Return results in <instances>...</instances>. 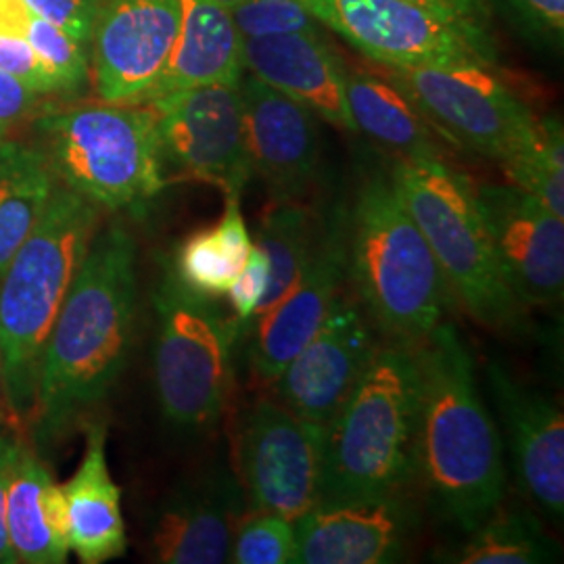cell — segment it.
<instances>
[{
    "instance_id": "17",
    "label": "cell",
    "mask_w": 564,
    "mask_h": 564,
    "mask_svg": "<svg viewBox=\"0 0 564 564\" xmlns=\"http://www.w3.org/2000/svg\"><path fill=\"white\" fill-rule=\"evenodd\" d=\"M245 514V489L224 466L176 485L149 523V554L162 564H224Z\"/></svg>"
},
{
    "instance_id": "19",
    "label": "cell",
    "mask_w": 564,
    "mask_h": 564,
    "mask_svg": "<svg viewBox=\"0 0 564 564\" xmlns=\"http://www.w3.org/2000/svg\"><path fill=\"white\" fill-rule=\"evenodd\" d=\"M241 97L251 172L265 182L272 203L302 202L321 163L316 116L247 72Z\"/></svg>"
},
{
    "instance_id": "5",
    "label": "cell",
    "mask_w": 564,
    "mask_h": 564,
    "mask_svg": "<svg viewBox=\"0 0 564 564\" xmlns=\"http://www.w3.org/2000/svg\"><path fill=\"white\" fill-rule=\"evenodd\" d=\"M419 383V343H381L324 429L321 502L402 494L414 485Z\"/></svg>"
},
{
    "instance_id": "8",
    "label": "cell",
    "mask_w": 564,
    "mask_h": 564,
    "mask_svg": "<svg viewBox=\"0 0 564 564\" xmlns=\"http://www.w3.org/2000/svg\"><path fill=\"white\" fill-rule=\"evenodd\" d=\"M153 379L163 421L174 431L203 433L220 421L235 387L232 316L216 300L186 289L172 265L153 293Z\"/></svg>"
},
{
    "instance_id": "23",
    "label": "cell",
    "mask_w": 564,
    "mask_h": 564,
    "mask_svg": "<svg viewBox=\"0 0 564 564\" xmlns=\"http://www.w3.org/2000/svg\"><path fill=\"white\" fill-rule=\"evenodd\" d=\"M242 76V34L232 13L212 0H181L178 36L142 102L205 84H239Z\"/></svg>"
},
{
    "instance_id": "18",
    "label": "cell",
    "mask_w": 564,
    "mask_h": 564,
    "mask_svg": "<svg viewBox=\"0 0 564 564\" xmlns=\"http://www.w3.org/2000/svg\"><path fill=\"white\" fill-rule=\"evenodd\" d=\"M485 377L505 429L517 484L545 517L561 523L564 512L563 408L544 393L519 383L500 364H489Z\"/></svg>"
},
{
    "instance_id": "34",
    "label": "cell",
    "mask_w": 564,
    "mask_h": 564,
    "mask_svg": "<svg viewBox=\"0 0 564 564\" xmlns=\"http://www.w3.org/2000/svg\"><path fill=\"white\" fill-rule=\"evenodd\" d=\"M270 282V263L262 249L253 242V249L242 265L239 276L228 289L226 297L232 307V321L237 324L239 339H242L258 316V310L263 302Z\"/></svg>"
},
{
    "instance_id": "12",
    "label": "cell",
    "mask_w": 564,
    "mask_h": 564,
    "mask_svg": "<svg viewBox=\"0 0 564 564\" xmlns=\"http://www.w3.org/2000/svg\"><path fill=\"white\" fill-rule=\"evenodd\" d=\"M239 466L249 506L295 523L323 498L324 426L258 400L242 416Z\"/></svg>"
},
{
    "instance_id": "36",
    "label": "cell",
    "mask_w": 564,
    "mask_h": 564,
    "mask_svg": "<svg viewBox=\"0 0 564 564\" xmlns=\"http://www.w3.org/2000/svg\"><path fill=\"white\" fill-rule=\"evenodd\" d=\"M42 99L25 84L0 72V142L9 141L20 123L39 116Z\"/></svg>"
},
{
    "instance_id": "13",
    "label": "cell",
    "mask_w": 564,
    "mask_h": 564,
    "mask_svg": "<svg viewBox=\"0 0 564 564\" xmlns=\"http://www.w3.org/2000/svg\"><path fill=\"white\" fill-rule=\"evenodd\" d=\"M379 328L351 291L330 305L321 328L274 381L276 393L291 412L316 426H328L372 362Z\"/></svg>"
},
{
    "instance_id": "7",
    "label": "cell",
    "mask_w": 564,
    "mask_h": 564,
    "mask_svg": "<svg viewBox=\"0 0 564 564\" xmlns=\"http://www.w3.org/2000/svg\"><path fill=\"white\" fill-rule=\"evenodd\" d=\"M34 134L55 178L99 209L141 212L167 184L147 102L42 111Z\"/></svg>"
},
{
    "instance_id": "20",
    "label": "cell",
    "mask_w": 564,
    "mask_h": 564,
    "mask_svg": "<svg viewBox=\"0 0 564 564\" xmlns=\"http://www.w3.org/2000/svg\"><path fill=\"white\" fill-rule=\"evenodd\" d=\"M414 527L403 491L321 502L295 521L297 564L400 563Z\"/></svg>"
},
{
    "instance_id": "2",
    "label": "cell",
    "mask_w": 564,
    "mask_h": 564,
    "mask_svg": "<svg viewBox=\"0 0 564 564\" xmlns=\"http://www.w3.org/2000/svg\"><path fill=\"white\" fill-rule=\"evenodd\" d=\"M416 470L429 505L463 531L505 500V444L485 405L475 358L463 335L442 323L419 343Z\"/></svg>"
},
{
    "instance_id": "15",
    "label": "cell",
    "mask_w": 564,
    "mask_h": 564,
    "mask_svg": "<svg viewBox=\"0 0 564 564\" xmlns=\"http://www.w3.org/2000/svg\"><path fill=\"white\" fill-rule=\"evenodd\" d=\"M505 281L523 305H561L564 220L514 184L475 188Z\"/></svg>"
},
{
    "instance_id": "9",
    "label": "cell",
    "mask_w": 564,
    "mask_h": 564,
    "mask_svg": "<svg viewBox=\"0 0 564 564\" xmlns=\"http://www.w3.org/2000/svg\"><path fill=\"white\" fill-rule=\"evenodd\" d=\"M431 126L456 147L505 163L531 139L538 118L485 61L381 67Z\"/></svg>"
},
{
    "instance_id": "1",
    "label": "cell",
    "mask_w": 564,
    "mask_h": 564,
    "mask_svg": "<svg viewBox=\"0 0 564 564\" xmlns=\"http://www.w3.org/2000/svg\"><path fill=\"white\" fill-rule=\"evenodd\" d=\"M137 241L113 223L95 232L42 354L30 416L39 454L51 452L120 381L137 323Z\"/></svg>"
},
{
    "instance_id": "40",
    "label": "cell",
    "mask_w": 564,
    "mask_h": 564,
    "mask_svg": "<svg viewBox=\"0 0 564 564\" xmlns=\"http://www.w3.org/2000/svg\"><path fill=\"white\" fill-rule=\"evenodd\" d=\"M212 2H216V4H220L224 9H228V11H232L241 0H212Z\"/></svg>"
},
{
    "instance_id": "27",
    "label": "cell",
    "mask_w": 564,
    "mask_h": 564,
    "mask_svg": "<svg viewBox=\"0 0 564 564\" xmlns=\"http://www.w3.org/2000/svg\"><path fill=\"white\" fill-rule=\"evenodd\" d=\"M253 249L242 218L241 195H226L223 218L182 241L172 270L178 281L205 297H226Z\"/></svg>"
},
{
    "instance_id": "24",
    "label": "cell",
    "mask_w": 564,
    "mask_h": 564,
    "mask_svg": "<svg viewBox=\"0 0 564 564\" xmlns=\"http://www.w3.org/2000/svg\"><path fill=\"white\" fill-rule=\"evenodd\" d=\"M7 533L18 563L63 564L72 554L63 489L25 442L9 479Z\"/></svg>"
},
{
    "instance_id": "28",
    "label": "cell",
    "mask_w": 564,
    "mask_h": 564,
    "mask_svg": "<svg viewBox=\"0 0 564 564\" xmlns=\"http://www.w3.org/2000/svg\"><path fill=\"white\" fill-rule=\"evenodd\" d=\"M323 218V214L312 212L300 202L272 203L263 214L253 242L268 258L270 282L258 316L281 302L284 293L302 276L303 268L310 262L321 237Z\"/></svg>"
},
{
    "instance_id": "37",
    "label": "cell",
    "mask_w": 564,
    "mask_h": 564,
    "mask_svg": "<svg viewBox=\"0 0 564 564\" xmlns=\"http://www.w3.org/2000/svg\"><path fill=\"white\" fill-rule=\"evenodd\" d=\"M500 2L531 34L563 41L564 0H500Z\"/></svg>"
},
{
    "instance_id": "26",
    "label": "cell",
    "mask_w": 564,
    "mask_h": 564,
    "mask_svg": "<svg viewBox=\"0 0 564 564\" xmlns=\"http://www.w3.org/2000/svg\"><path fill=\"white\" fill-rule=\"evenodd\" d=\"M57 184L34 142H0V276L41 223Z\"/></svg>"
},
{
    "instance_id": "16",
    "label": "cell",
    "mask_w": 564,
    "mask_h": 564,
    "mask_svg": "<svg viewBox=\"0 0 564 564\" xmlns=\"http://www.w3.org/2000/svg\"><path fill=\"white\" fill-rule=\"evenodd\" d=\"M343 284L345 207H337L324 216L321 237L302 276L281 302L251 323L245 335L249 337V362L262 381L274 383L284 366L314 337Z\"/></svg>"
},
{
    "instance_id": "30",
    "label": "cell",
    "mask_w": 564,
    "mask_h": 564,
    "mask_svg": "<svg viewBox=\"0 0 564 564\" xmlns=\"http://www.w3.org/2000/svg\"><path fill=\"white\" fill-rule=\"evenodd\" d=\"M514 186L564 220V132L554 116L538 120L531 139L505 163Z\"/></svg>"
},
{
    "instance_id": "6",
    "label": "cell",
    "mask_w": 564,
    "mask_h": 564,
    "mask_svg": "<svg viewBox=\"0 0 564 564\" xmlns=\"http://www.w3.org/2000/svg\"><path fill=\"white\" fill-rule=\"evenodd\" d=\"M389 178L429 242L454 302L496 333H523L524 305L506 284L470 181L437 158H400Z\"/></svg>"
},
{
    "instance_id": "22",
    "label": "cell",
    "mask_w": 564,
    "mask_h": 564,
    "mask_svg": "<svg viewBox=\"0 0 564 564\" xmlns=\"http://www.w3.org/2000/svg\"><path fill=\"white\" fill-rule=\"evenodd\" d=\"M61 489L69 552L84 564L121 558L128 550V533L121 512V489L107 463V424H88L80 464Z\"/></svg>"
},
{
    "instance_id": "10",
    "label": "cell",
    "mask_w": 564,
    "mask_h": 564,
    "mask_svg": "<svg viewBox=\"0 0 564 564\" xmlns=\"http://www.w3.org/2000/svg\"><path fill=\"white\" fill-rule=\"evenodd\" d=\"M303 2L318 23L381 67L496 59L489 30L414 0Z\"/></svg>"
},
{
    "instance_id": "21",
    "label": "cell",
    "mask_w": 564,
    "mask_h": 564,
    "mask_svg": "<svg viewBox=\"0 0 564 564\" xmlns=\"http://www.w3.org/2000/svg\"><path fill=\"white\" fill-rule=\"evenodd\" d=\"M245 72L265 82L316 118L356 132L345 97V74L337 53L314 32L242 39Z\"/></svg>"
},
{
    "instance_id": "39",
    "label": "cell",
    "mask_w": 564,
    "mask_h": 564,
    "mask_svg": "<svg viewBox=\"0 0 564 564\" xmlns=\"http://www.w3.org/2000/svg\"><path fill=\"white\" fill-rule=\"evenodd\" d=\"M426 4L435 11H442L447 15L460 18L464 21H470L484 30H489V7L487 0H414Z\"/></svg>"
},
{
    "instance_id": "38",
    "label": "cell",
    "mask_w": 564,
    "mask_h": 564,
    "mask_svg": "<svg viewBox=\"0 0 564 564\" xmlns=\"http://www.w3.org/2000/svg\"><path fill=\"white\" fill-rule=\"evenodd\" d=\"M20 447L21 440L13 431L0 429V564L18 563L7 533V491Z\"/></svg>"
},
{
    "instance_id": "41",
    "label": "cell",
    "mask_w": 564,
    "mask_h": 564,
    "mask_svg": "<svg viewBox=\"0 0 564 564\" xmlns=\"http://www.w3.org/2000/svg\"><path fill=\"white\" fill-rule=\"evenodd\" d=\"M2 400H4V389H2V368H0V423H2Z\"/></svg>"
},
{
    "instance_id": "33",
    "label": "cell",
    "mask_w": 564,
    "mask_h": 564,
    "mask_svg": "<svg viewBox=\"0 0 564 564\" xmlns=\"http://www.w3.org/2000/svg\"><path fill=\"white\" fill-rule=\"evenodd\" d=\"M230 13L242 39L289 32L321 34V23L303 0H241Z\"/></svg>"
},
{
    "instance_id": "32",
    "label": "cell",
    "mask_w": 564,
    "mask_h": 564,
    "mask_svg": "<svg viewBox=\"0 0 564 564\" xmlns=\"http://www.w3.org/2000/svg\"><path fill=\"white\" fill-rule=\"evenodd\" d=\"M228 563L297 564L295 523L276 512L251 508L235 531Z\"/></svg>"
},
{
    "instance_id": "31",
    "label": "cell",
    "mask_w": 564,
    "mask_h": 564,
    "mask_svg": "<svg viewBox=\"0 0 564 564\" xmlns=\"http://www.w3.org/2000/svg\"><path fill=\"white\" fill-rule=\"evenodd\" d=\"M21 30L53 76L61 97L80 95L90 78V46L30 11H25Z\"/></svg>"
},
{
    "instance_id": "25",
    "label": "cell",
    "mask_w": 564,
    "mask_h": 564,
    "mask_svg": "<svg viewBox=\"0 0 564 564\" xmlns=\"http://www.w3.org/2000/svg\"><path fill=\"white\" fill-rule=\"evenodd\" d=\"M345 97L356 132L381 142L400 158L444 160V137L400 86L370 72L345 74Z\"/></svg>"
},
{
    "instance_id": "11",
    "label": "cell",
    "mask_w": 564,
    "mask_h": 564,
    "mask_svg": "<svg viewBox=\"0 0 564 564\" xmlns=\"http://www.w3.org/2000/svg\"><path fill=\"white\" fill-rule=\"evenodd\" d=\"M155 116L163 172L241 195L253 176L245 141L241 82L205 84L147 102Z\"/></svg>"
},
{
    "instance_id": "3",
    "label": "cell",
    "mask_w": 564,
    "mask_h": 564,
    "mask_svg": "<svg viewBox=\"0 0 564 564\" xmlns=\"http://www.w3.org/2000/svg\"><path fill=\"white\" fill-rule=\"evenodd\" d=\"M345 282L384 339L423 343L454 302L444 272L389 176L345 207Z\"/></svg>"
},
{
    "instance_id": "29",
    "label": "cell",
    "mask_w": 564,
    "mask_h": 564,
    "mask_svg": "<svg viewBox=\"0 0 564 564\" xmlns=\"http://www.w3.org/2000/svg\"><path fill=\"white\" fill-rule=\"evenodd\" d=\"M468 542L445 558L458 564H547L561 561L556 544L531 512L500 506L468 531Z\"/></svg>"
},
{
    "instance_id": "14",
    "label": "cell",
    "mask_w": 564,
    "mask_h": 564,
    "mask_svg": "<svg viewBox=\"0 0 564 564\" xmlns=\"http://www.w3.org/2000/svg\"><path fill=\"white\" fill-rule=\"evenodd\" d=\"M181 0H97L90 74L105 102H142L178 36Z\"/></svg>"
},
{
    "instance_id": "35",
    "label": "cell",
    "mask_w": 564,
    "mask_h": 564,
    "mask_svg": "<svg viewBox=\"0 0 564 564\" xmlns=\"http://www.w3.org/2000/svg\"><path fill=\"white\" fill-rule=\"evenodd\" d=\"M25 9L90 46L97 0H21Z\"/></svg>"
},
{
    "instance_id": "4",
    "label": "cell",
    "mask_w": 564,
    "mask_h": 564,
    "mask_svg": "<svg viewBox=\"0 0 564 564\" xmlns=\"http://www.w3.org/2000/svg\"><path fill=\"white\" fill-rule=\"evenodd\" d=\"M101 209L57 184L41 223L0 276V368L4 403L28 423L36 403L42 354L78 274Z\"/></svg>"
}]
</instances>
